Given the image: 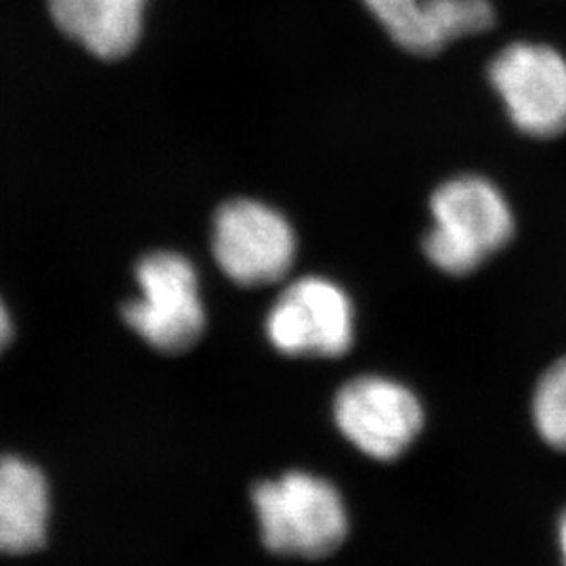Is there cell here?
<instances>
[{"label": "cell", "instance_id": "obj_7", "mask_svg": "<svg viewBox=\"0 0 566 566\" xmlns=\"http://www.w3.org/2000/svg\"><path fill=\"white\" fill-rule=\"evenodd\" d=\"M294 227L269 203L238 198L223 203L212 221V256L242 287L282 282L294 266Z\"/></svg>", "mask_w": 566, "mask_h": 566}, {"label": "cell", "instance_id": "obj_8", "mask_svg": "<svg viewBox=\"0 0 566 566\" xmlns=\"http://www.w3.org/2000/svg\"><path fill=\"white\" fill-rule=\"evenodd\" d=\"M147 0H49L61 32L102 60H120L142 39Z\"/></svg>", "mask_w": 566, "mask_h": 566}, {"label": "cell", "instance_id": "obj_4", "mask_svg": "<svg viewBox=\"0 0 566 566\" xmlns=\"http://www.w3.org/2000/svg\"><path fill=\"white\" fill-rule=\"evenodd\" d=\"M355 327V306L343 285L304 275L271 304L264 336L283 357L338 359L353 348Z\"/></svg>", "mask_w": 566, "mask_h": 566}, {"label": "cell", "instance_id": "obj_13", "mask_svg": "<svg viewBox=\"0 0 566 566\" xmlns=\"http://www.w3.org/2000/svg\"><path fill=\"white\" fill-rule=\"evenodd\" d=\"M13 336V322L9 315V308L0 301V353L9 346Z\"/></svg>", "mask_w": 566, "mask_h": 566}, {"label": "cell", "instance_id": "obj_10", "mask_svg": "<svg viewBox=\"0 0 566 566\" xmlns=\"http://www.w3.org/2000/svg\"><path fill=\"white\" fill-rule=\"evenodd\" d=\"M495 23L491 0H428L426 30L432 55L449 42L483 34Z\"/></svg>", "mask_w": 566, "mask_h": 566}, {"label": "cell", "instance_id": "obj_2", "mask_svg": "<svg viewBox=\"0 0 566 566\" xmlns=\"http://www.w3.org/2000/svg\"><path fill=\"white\" fill-rule=\"evenodd\" d=\"M252 507L264 547L277 556L319 560L348 537V510L332 481L306 470H290L256 483Z\"/></svg>", "mask_w": 566, "mask_h": 566}, {"label": "cell", "instance_id": "obj_6", "mask_svg": "<svg viewBox=\"0 0 566 566\" xmlns=\"http://www.w3.org/2000/svg\"><path fill=\"white\" fill-rule=\"evenodd\" d=\"M489 82L516 130L533 139L566 133V57L544 42L518 41L489 63Z\"/></svg>", "mask_w": 566, "mask_h": 566}, {"label": "cell", "instance_id": "obj_5", "mask_svg": "<svg viewBox=\"0 0 566 566\" xmlns=\"http://www.w3.org/2000/svg\"><path fill=\"white\" fill-rule=\"evenodd\" d=\"M344 439L376 462H395L424 430V405L403 382L365 374L344 382L332 403Z\"/></svg>", "mask_w": 566, "mask_h": 566}, {"label": "cell", "instance_id": "obj_14", "mask_svg": "<svg viewBox=\"0 0 566 566\" xmlns=\"http://www.w3.org/2000/svg\"><path fill=\"white\" fill-rule=\"evenodd\" d=\"M558 546L563 554V566H566V510L565 514L560 516V525H558Z\"/></svg>", "mask_w": 566, "mask_h": 566}, {"label": "cell", "instance_id": "obj_11", "mask_svg": "<svg viewBox=\"0 0 566 566\" xmlns=\"http://www.w3.org/2000/svg\"><path fill=\"white\" fill-rule=\"evenodd\" d=\"M369 13L378 20L386 34L413 55H432L426 7L428 0H364Z\"/></svg>", "mask_w": 566, "mask_h": 566}, {"label": "cell", "instance_id": "obj_12", "mask_svg": "<svg viewBox=\"0 0 566 566\" xmlns=\"http://www.w3.org/2000/svg\"><path fill=\"white\" fill-rule=\"evenodd\" d=\"M533 424L547 446L566 451V357L539 378L531 401Z\"/></svg>", "mask_w": 566, "mask_h": 566}, {"label": "cell", "instance_id": "obj_3", "mask_svg": "<svg viewBox=\"0 0 566 566\" xmlns=\"http://www.w3.org/2000/svg\"><path fill=\"white\" fill-rule=\"evenodd\" d=\"M139 296L122 308L126 325L143 343L166 355H181L206 332V306L193 263L172 250L145 254L135 266Z\"/></svg>", "mask_w": 566, "mask_h": 566}, {"label": "cell", "instance_id": "obj_1", "mask_svg": "<svg viewBox=\"0 0 566 566\" xmlns=\"http://www.w3.org/2000/svg\"><path fill=\"white\" fill-rule=\"evenodd\" d=\"M432 227L424 254L451 277H465L502 252L516 231L514 210L504 191L481 175H460L430 198Z\"/></svg>", "mask_w": 566, "mask_h": 566}, {"label": "cell", "instance_id": "obj_9", "mask_svg": "<svg viewBox=\"0 0 566 566\" xmlns=\"http://www.w3.org/2000/svg\"><path fill=\"white\" fill-rule=\"evenodd\" d=\"M51 491L39 465L0 455V554H30L44 544Z\"/></svg>", "mask_w": 566, "mask_h": 566}]
</instances>
